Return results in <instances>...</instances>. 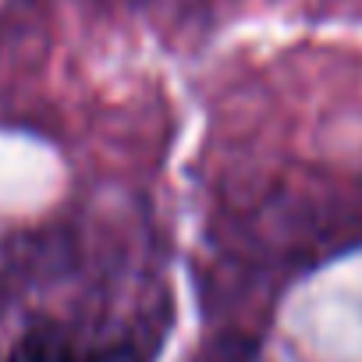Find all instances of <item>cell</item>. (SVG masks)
I'll return each instance as SVG.
<instances>
[{
  "instance_id": "6da1fadb",
  "label": "cell",
  "mask_w": 362,
  "mask_h": 362,
  "mask_svg": "<svg viewBox=\"0 0 362 362\" xmlns=\"http://www.w3.org/2000/svg\"><path fill=\"white\" fill-rule=\"evenodd\" d=\"M11 362H86V355H78L61 334H29L15 348Z\"/></svg>"
},
{
  "instance_id": "7a4b0ae2",
  "label": "cell",
  "mask_w": 362,
  "mask_h": 362,
  "mask_svg": "<svg viewBox=\"0 0 362 362\" xmlns=\"http://www.w3.org/2000/svg\"><path fill=\"white\" fill-rule=\"evenodd\" d=\"M86 362H139V355L128 351V348H114V351H103V355H86Z\"/></svg>"
}]
</instances>
